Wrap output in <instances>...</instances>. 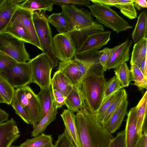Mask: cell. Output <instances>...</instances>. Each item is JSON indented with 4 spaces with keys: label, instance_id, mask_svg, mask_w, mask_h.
I'll use <instances>...</instances> for the list:
<instances>
[{
    "label": "cell",
    "instance_id": "cell-1",
    "mask_svg": "<svg viewBox=\"0 0 147 147\" xmlns=\"http://www.w3.org/2000/svg\"><path fill=\"white\" fill-rule=\"evenodd\" d=\"M75 121L81 147H108L114 138L86 107L77 113Z\"/></svg>",
    "mask_w": 147,
    "mask_h": 147
},
{
    "label": "cell",
    "instance_id": "cell-2",
    "mask_svg": "<svg viewBox=\"0 0 147 147\" xmlns=\"http://www.w3.org/2000/svg\"><path fill=\"white\" fill-rule=\"evenodd\" d=\"M99 60L88 69L82 81L80 86L86 107L93 114L97 111L102 101L107 82L104 71Z\"/></svg>",
    "mask_w": 147,
    "mask_h": 147
},
{
    "label": "cell",
    "instance_id": "cell-3",
    "mask_svg": "<svg viewBox=\"0 0 147 147\" xmlns=\"http://www.w3.org/2000/svg\"><path fill=\"white\" fill-rule=\"evenodd\" d=\"M88 7L92 15L98 22L117 33L133 28L128 22L109 6L94 3Z\"/></svg>",
    "mask_w": 147,
    "mask_h": 147
},
{
    "label": "cell",
    "instance_id": "cell-4",
    "mask_svg": "<svg viewBox=\"0 0 147 147\" xmlns=\"http://www.w3.org/2000/svg\"><path fill=\"white\" fill-rule=\"evenodd\" d=\"M32 77V82L40 88L51 86V74L58 63L52 60L46 54L42 53L28 61Z\"/></svg>",
    "mask_w": 147,
    "mask_h": 147
},
{
    "label": "cell",
    "instance_id": "cell-5",
    "mask_svg": "<svg viewBox=\"0 0 147 147\" xmlns=\"http://www.w3.org/2000/svg\"><path fill=\"white\" fill-rule=\"evenodd\" d=\"M46 11H32L33 21L42 51L52 60L58 63L52 47L53 38L52 31L47 18L45 16Z\"/></svg>",
    "mask_w": 147,
    "mask_h": 147
},
{
    "label": "cell",
    "instance_id": "cell-6",
    "mask_svg": "<svg viewBox=\"0 0 147 147\" xmlns=\"http://www.w3.org/2000/svg\"><path fill=\"white\" fill-rule=\"evenodd\" d=\"M14 96L29 116L33 126L42 119L40 105L37 95L28 86L16 89Z\"/></svg>",
    "mask_w": 147,
    "mask_h": 147
},
{
    "label": "cell",
    "instance_id": "cell-7",
    "mask_svg": "<svg viewBox=\"0 0 147 147\" xmlns=\"http://www.w3.org/2000/svg\"><path fill=\"white\" fill-rule=\"evenodd\" d=\"M61 7V13L67 21V32L79 30L90 26L96 22L90 12L84 9H79L74 5L66 4Z\"/></svg>",
    "mask_w": 147,
    "mask_h": 147
},
{
    "label": "cell",
    "instance_id": "cell-8",
    "mask_svg": "<svg viewBox=\"0 0 147 147\" xmlns=\"http://www.w3.org/2000/svg\"><path fill=\"white\" fill-rule=\"evenodd\" d=\"M14 88H18L32 83V77L28 62L15 63L0 72Z\"/></svg>",
    "mask_w": 147,
    "mask_h": 147
},
{
    "label": "cell",
    "instance_id": "cell-9",
    "mask_svg": "<svg viewBox=\"0 0 147 147\" xmlns=\"http://www.w3.org/2000/svg\"><path fill=\"white\" fill-rule=\"evenodd\" d=\"M24 43L9 34H0V51L17 62L25 63L31 59Z\"/></svg>",
    "mask_w": 147,
    "mask_h": 147
},
{
    "label": "cell",
    "instance_id": "cell-10",
    "mask_svg": "<svg viewBox=\"0 0 147 147\" xmlns=\"http://www.w3.org/2000/svg\"><path fill=\"white\" fill-rule=\"evenodd\" d=\"M52 47L55 57L61 61L73 59L76 53L74 45L66 33H59L53 37Z\"/></svg>",
    "mask_w": 147,
    "mask_h": 147
},
{
    "label": "cell",
    "instance_id": "cell-11",
    "mask_svg": "<svg viewBox=\"0 0 147 147\" xmlns=\"http://www.w3.org/2000/svg\"><path fill=\"white\" fill-rule=\"evenodd\" d=\"M10 22L17 23L22 26L30 35L33 45L42 49L35 29L32 17V11L19 7L16 10Z\"/></svg>",
    "mask_w": 147,
    "mask_h": 147
},
{
    "label": "cell",
    "instance_id": "cell-12",
    "mask_svg": "<svg viewBox=\"0 0 147 147\" xmlns=\"http://www.w3.org/2000/svg\"><path fill=\"white\" fill-rule=\"evenodd\" d=\"M111 34V31H107L90 35L76 51V53H87L98 51L110 40Z\"/></svg>",
    "mask_w": 147,
    "mask_h": 147
},
{
    "label": "cell",
    "instance_id": "cell-13",
    "mask_svg": "<svg viewBox=\"0 0 147 147\" xmlns=\"http://www.w3.org/2000/svg\"><path fill=\"white\" fill-rule=\"evenodd\" d=\"M132 41L127 40L120 45L112 48L110 57L104 69V71L107 69H116L129 59V50Z\"/></svg>",
    "mask_w": 147,
    "mask_h": 147
},
{
    "label": "cell",
    "instance_id": "cell-14",
    "mask_svg": "<svg viewBox=\"0 0 147 147\" xmlns=\"http://www.w3.org/2000/svg\"><path fill=\"white\" fill-rule=\"evenodd\" d=\"M20 136L16 122L13 118L0 123V147H10Z\"/></svg>",
    "mask_w": 147,
    "mask_h": 147
},
{
    "label": "cell",
    "instance_id": "cell-15",
    "mask_svg": "<svg viewBox=\"0 0 147 147\" xmlns=\"http://www.w3.org/2000/svg\"><path fill=\"white\" fill-rule=\"evenodd\" d=\"M24 0H2L0 3V34L4 33L19 5Z\"/></svg>",
    "mask_w": 147,
    "mask_h": 147
},
{
    "label": "cell",
    "instance_id": "cell-16",
    "mask_svg": "<svg viewBox=\"0 0 147 147\" xmlns=\"http://www.w3.org/2000/svg\"><path fill=\"white\" fill-rule=\"evenodd\" d=\"M136 107L131 108L127 114L125 131V147H136L139 138L136 130Z\"/></svg>",
    "mask_w": 147,
    "mask_h": 147
},
{
    "label": "cell",
    "instance_id": "cell-17",
    "mask_svg": "<svg viewBox=\"0 0 147 147\" xmlns=\"http://www.w3.org/2000/svg\"><path fill=\"white\" fill-rule=\"evenodd\" d=\"M104 27L96 22L93 25L83 29L67 32L75 47L76 51L79 49L87 37L93 33L104 31Z\"/></svg>",
    "mask_w": 147,
    "mask_h": 147
},
{
    "label": "cell",
    "instance_id": "cell-18",
    "mask_svg": "<svg viewBox=\"0 0 147 147\" xmlns=\"http://www.w3.org/2000/svg\"><path fill=\"white\" fill-rule=\"evenodd\" d=\"M60 115L65 126L64 132L75 147H81L79 139L76 123V115L74 112L65 109Z\"/></svg>",
    "mask_w": 147,
    "mask_h": 147
},
{
    "label": "cell",
    "instance_id": "cell-19",
    "mask_svg": "<svg viewBox=\"0 0 147 147\" xmlns=\"http://www.w3.org/2000/svg\"><path fill=\"white\" fill-rule=\"evenodd\" d=\"M128 104L127 95L104 125L112 134L116 131L121 127L125 116L127 114Z\"/></svg>",
    "mask_w": 147,
    "mask_h": 147
},
{
    "label": "cell",
    "instance_id": "cell-20",
    "mask_svg": "<svg viewBox=\"0 0 147 147\" xmlns=\"http://www.w3.org/2000/svg\"><path fill=\"white\" fill-rule=\"evenodd\" d=\"M58 70L61 71L74 86L80 89L81 80L77 66L74 59L59 62Z\"/></svg>",
    "mask_w": 147,
    "mask_h": 147
},
{
    "label": "cell",
    "instance_id": "cell-21",
    "mask_svg": "<svg viewBox=\"0 0 147 147\" xmlns=\"http://www.w3.org/2000/svg\"><path fill=\"white\" fill-rule=\"evenodd\" d=\"M73 86L63 73L58 70L55 72L51 79L52 89L59 92L65 97L71 91Z\"/></svg>",
    "mask_w": 147,
    "mask_h": 147
},
{
    "label": "cell",
    "instance_id": "cell-22",
    "mask_svg": "<svg viewBox=\"0 0 147 147\" xmlns=\"http://www.w3.org/2000/svg\"><path fill=\"white\" fill-rule=\"evenodd\" d=\"M65 105L67 109L74 112H78L86 107L80 89L75 86L66 97Z\"/></svg>",
    "mask_w": 147,
    "mask_h": 147
},
{
    "label": "cell",
    "instance_id": "cell-23",
    "mask_svg": "<svg viewBox=\"0 0 147 147\" xmlns=\"http://www.w3.org/2000/svg\"><path fill=\"white\" fill-rule=\"evenodd\" d=\"M147 91H146L136 107L137 115L136 130L138 136L140 137L142 134L147 113Z\"/></svg>",
    "mask_w": 147,
    "mask_h": 147
},
{
    "label": "cell",
    "instance_id": "cell-24",
    "mask_svg": "<svg viewBox=\"0 0 147 147\" xmlns=\"http://www.w3.org/2000/svg\"><path fill=\"white\" fill-rule=\"evenodd\" d=\"M4 33L9 34L24 42L33 45L29 33L24 28L17 23L10 22Z\"/></svg>",
    "mask_w": 147,
    "mask_h": 147
},
{
    "label": "cell",
    "instance_id": "cell-25",
    "mask_svg": "<svg viewBox=\"0 0 147 147\" xmlns=\"http://www.w3.org/2000/svg\"><path fill=\"white\" fill-rule=\"evenodd\" d=\"M147 14L145 11H143L139 15L132 34V38L134 44L147 37Z\"/></svg>",
    "mask_w": 147,
    "mask_h": 147
},
{
    "label": "cell",
    "instance_id": "cell-26",
    "mask_svg": "<svg viewBox=\"0 0 147 147\" xmlns=\"http://www.w3.org/2000/svg\"><path fill=\"white\" fill-rule=\"evenodd\" d=\"M57 109L52 105L46 115L37 124L33 126L31 136H37L43 133L47 126L56 118Z\"/></svg>",
    "mask_w": 147,
    "mask_h": 147
},
{
    "label": "cell",
    "instance_id": "cell-27",
    "mask_svg": "<svg viewBox=\"0 0 147 147\" xmlns=\"http://www.w3.org/2000/svg\"><path fill=\"white\" fill-rule=\"evenodd\" d=\"M53 4L51 0H27L20 3L19 7L28 11H51Z\"/></svg>",
    "mask_w": 147,
    "mask_h": 147
},
{
    "label": "cell",
    "instance_id": "cell-28",
    "mask_svg": "<svg viewBox=\"0 0 147 147\" xmlns=\"http://www.w3.org/2000/svg\"><path fill=\"white\" fill-rule=\"evenodd\" d=\"M147 38H145L134 44L131 53L130 64H134L139 67L147 53Z\"/></svg>",
    "mask_w": 147,
    "mask_h": 147
},
{
    "label": "cell",
    "instance_id": "cell-29",
    "mask_svg": "<svg viewBox=\"0 0 147 147\" xmlns=\"http://www.w3.org/2000/svg\"><path fill=\"white\" fill-rule=\"evenodd\" d=\"M20 147H54L52 136L43 133L27 140L22 144Z\"/></svg>",
    "mask_w": 147,
    "mask_h": 147
},
{
    "label": "cell",
    "instance_id": "cell-30",
    "mask_svg": "<svg viewBox=\"0 0 147 147\" xmlns=\"http://www.w3.org/2000/svg\"><path fill=\"white\" fill-rule=\"evenodd\" d=\"M37 95L40 105L42 118L48 112L53 105V97L51 86L40 88Z\"/></svg>",
    "mask_w": 147,
    "mask_h": 147
},
{
    "label": "cell",
    "instance_id": "cell-31",
    "mask_svg": "<svg viewBox=\"0 0 147 147\" xmlns=\"http://www.w3.org/2000/svg\"><path fill=\"white\" fill-rule=\"evenodd\" d=\"M47 19L49 23L55 27L59 33H65L68 31L69 26L67 21L61 12L53 13Z\"/></svg>",
    "mask_w": 147,
    "mask_h": 147
},
{
    "label": "cell",
    "instance_id": "cell-32",
    "mask_svg": "<svg viewBox=\"0 0 147 147\" xmlns=\"http://www.w3.org/2000/svg\"><path fill=\"white\" fill-rule=\"evenodd\" d=\"M134 0H118L115 7L119 9L121 13L130 19L136 18L137 13L134 6Z\"/></svg>",
    "mask_w": 147,
    "mask_h": 147
},
{
    "label": "cell",
    "instance_id": "cell-33",
    "mask_svg": "<svg viewBox=\"0 0 147 147\" xmlns=\"http://www.w3.org/2000/svg\"><path fill=\"white\" fill-rule=\"evenodd\" d=\"M127 95V94L125 90L124 89H122L115 100L107 109L99 119V121L103 125H105L109 120Z\"/></svg>",
    "mask_w": 147,
    "mask_h": 147
},
{
    "label": "cell",
    "instance_id": "cell-34",
    "mask_svg": "<svg viewBox=\"0 0 147 147\" xmlns=\"http://www.w3.org/2000/svg\"><path fill=\"white\" fill-rule=\"evenodd\" d=\"M132 81L133 84L140 90L147 88V78L144 76L139 67L135 64L131 65L130 69Z\"/></svg>",
    "mask_w": 147,
    "mask_h": 147
},
{
    "label": "cell",
    "instance_id": "cell-35",
    "mask_svg": "<svg viewBox=\"0 0 147 147\" xmlns=\"http://www.w3.org/2000/svg\"><path fill=\"white\" fill-rule=\"evenodd\" d=\"M15 89L0 74V95L5 104L10 105L14 96Z\"/></svg>",
    "mask_w": 147,
    "mask_h": 147
},
{
    "label": "cell",
    "instance_id": "cell-36",
    "mask_svg": "<svg viewBox=\"0 0 147 147\" xmlns=\"http://www.w3.org/2000/svg\"><path fill=\"white\" fill-rule=\"evenodd\" d=\"M114 71L115 76L123 88L128 86L132 80L130 71L126 62L122 63Z\"/></svg>",
    "mask_w": 147,
    "mask_h": 147
},
{
    "label": "cell",
    "instance_id": "cell-37",
    "mask_svg": "<svg viewBox=\"0 0 147 147\" xmlns=\"http://www.w3.org/2000/svg\"><path fill=\"white\" fill-rule=\"evenodd\" d=\"M121 89L113 93L103 100L98 109L93 114L98 121L102 116L115 100Z\"/></svg>",
    "mask_w": 147,
    "mask_h": 147
},
{
    "label": "cell",
    "instance_id": "cell-38",
    "mask_svg": "<svg viewBox=\"0 0 147 147\" xmlns=\"http://www.w3.org/2000/svg\"><path fill=\"white\" fill-rule=\"evenodd\" d=\"M123 88L116 77L113 76L107 81L103 93V100Z\"/></svg>",
    "mask_w": 147,
    "mask_h": 147
},
{
    "label": "cell",
    "instance_id": "cell-39",
    "mask_svg": "<svg viewBox=\"0 0 147 147\" xmlns=\"http://www.w3.org/2000/svg\"><path fill=\"white\" fill-rule=\"evenodd\" d=\"M10 105L15 110L16 113L24 122L28 124L30 123L31 121L29 116L14 95Z\"/></svg>",
    "mask_w": 147,
    "mask_h": 147
},
{
    "label": "cell",
    "instance_id": "cell-40",
    "mask_svg": "<svg viewBox=\"0 0 147 147\" xmlns=\"http://www.w3.org/2000/svg\"><path fill=\"white\" fill-rule=\"evenodd\" d=\"M53 5H57L60 6L63 5L69 4L78 6H85L88 7L90 5L89 0H51Z\"/></svg>",
    "mask_w": 147,
    "mask_h": 147
},
{
    "label": "cell",
    "instance_id": "cell-41",
    "mask_svg": "<svg viewBox=\"0 0 147 147\" xmlns=\"http://www.w3.org/2000/svg\"><path fill=\"white\" fill-rule=\"evenodd\" d=\"M17 62L13 58L0 51V72Z\"/></svg>",
    "mask_w": 147,
    "mask_h": 147
},
{
    "label": "cell",
    "instance_id": "cell-42",
    "mask_svg": "<svg viewBox=\"0 0 147 147\" xmlns=\"http://www.w3.org/2000/svg\"><path fill=\"white\" fill-rule=\"evenodd\" d=\"M54 147H75L74 145L64 132L59 135Z\"/></svg>",
    "mask_w": 147,
    "mask_h": 147
},
{
    "label": "cell",
    "instance_id": "cell-43",
    "mask_svg": "<svg viewBox=\"0 0 147 147\" xmlns=\"http://www.w3.org/2000/svg\"><path fill=\"white\" fill-rule=\"evenodd\" d=\"M108 147H125L124 130L118 133L111 141Z\"/></svg>",
    "mask_w": 147,
    "mask_h": 147
},
{
    "label": "cell",
    "instance_id": "cell-44",
    "mask_svg": "<svg viewBox=\"0 0 147 147\" xmlns=\"http://www.w3.org/2000/svg\"><path fill=\"white\" fill-rule=\"evenodd\" d=\"M53 106L57 109L65 105L66 97L62 94L55 90H53Z\"/></svg>",
    "mask_w": 147,
    "mask_h": 147
},
{
    "label": "cell",
    "instance_id": "cell-45",
    "mask_svg": "<svg viewBox=\"0 0 147 147\" xmlns=\"http://www.w3.org/2000/svg\"><path fill=\"white\" fill-rule=\"evenodd\" d=\"M102 50V53L99 60L100 65L102 67L103 70L108 62L111 55L112 48L106 47Z\"/></svg>",
    "mask_w": 147,
    "mask_h": 147
},
{
    "label": "cell",
    "instance_id": "cell-46",
    "mask_svg": "<svg viewBox=\"0 0 147 147\" xmlns=\"http://www.w3.org/2000/svg\"><path fill=\"white\" fill-rule=\"evenodd\" d=\"M94 3H97L108 6H114L118 3V0H90Z\"/></svg>",
    "mask_w": 147,
    "mask_h": 147
},
{
    "label": "cell",
    "instance_id": "cell-47",
    "mask_svg": "<svg viewBox=\"0 0 147 147\" xmlns=\"http://www.w3.org/2000/svg\"><path fill=\"white\" fill-rule=\"evenodd\" d=\"M147 57L146 55L140 63L139 67L145 76L147 78Z\"/></svg>",
    "mask_w": 147,
    "mask_h": 147
},
{
    "label": "cell",
    "instance_id": "cell-48",
    "mask_svg": "<svg viewBox=\"0 0 147 147\" xmlns=\"http://www.w3.org/2000/svg\"><path fill=\"white\" fill-rule=\"evenodd\" d=\"M134 7L138 10H140L141 8L147 7V2L146 0H134Z\"/></svg>",
    "mask_w": 147,
    "mask_h": 147
},
{
    "label": "cell",
    "instance_id": "cell-49",
    "mask_svg": "<svg viewBox=\"0 0 147 147\" xmlns=\"http://www.w3.org/2000/svg\"><path fill=\"white\" fill-rule=\"evenodd\" d=\"M9 117V114L0 108V123L7 120Z\"/></svg>",
    "mask_w": 147,
    "mask_h": 147
},
{
    "label": "cell",
    "instance_id": "cell-50",
    "mask_svg": "<svg viewBox=\"0 0 147 147\" xmlns=\"http://www.w3.org/2000/svg\"><path fill=\"white\" fill-rule=\"evenodd\" d=\"M136 147H144L142 136L139 138Z\"/></svg>",
    "mask_w": 147,
    "mask_h": 147
},
{
    "label": "cell",
    "instance_id": "cell-51",
    "mask_svg": "<svg viewBox=\"0 0 147 147\" xmlns=\"http://www.w3.org/2000/svg\"><path fill=\"white\" fill-rule=\"evenodd\" d=\"M0 103H5V102L3 98L2 97L1 95H0Z\"/></svg>",
    "mask_w": 147,
    "mask_h": 147
},
{
    "label": "cell",
    "instance_id": "cell-52",
    "mask_svg": "<svg viewBox=\"0 0 147 147\" xmlns=\"http://www.w3.org/2000/svg\"><path fill=\"white\" fill-rule=\"evenodd\" d=\"M2 0H0V3H1V2L2 1Z\"/></svg>",
    "mask_w": 147,
    "mask_h": 147
},
{
    "label": "cell",
    "instance_id": "cell-53",
    "mask_svg": "<svg viewBox=\"0 0 147 147\" xmlns=\"http://www.w3.org/2000/svg\"><path fill=\"white\" fill-rule=\"evenodd\" d=\"M20 147L19 146V147H14H14Z\"/></svg>",
    "mask_w": 147,
    "mask_h": 147
}]
</instances>
